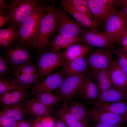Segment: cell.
I'll return each instance as SVG.
<instances>
[{"mask_svg":"<svg viewBox=\"0 0 127 127\" xmlns=\"http://www.w3.org/2000/svg\"><path fill=\"white\" fill-rule=\"evenodd\" d=\"M45 12V8L39 6L22 23L18 29L20 43L34 49L36 47L40 24Z\"/></svg>","mask_w":127,"mask_h":127,"instance_id":"1","label":"cell"},{"mask_svg":"<svg viewBox=\"0 0 127 127\" xmlns=\"http://www.w3.org/2000/svg\"><path fill=\"white\" fill-rule=\"evenodd\" d=\"M37 0H14L8 4L1 12L9 18L11 25L18 29L22 23L40 4Z\"/></svg>","mask_w":127,"mask_h":127,"instance_id":"2","label":"cell"},{"mask_svg":"<svg viewBox=\"0 0 127 127\" xmlns=\"http://www.w3.org/2000/svg\"><path fill=\"white\" fill-rule=\"evenodd\" d=\"M56 8L52 6L45 8V12L40 22L36 43V48L39 52H47V47L49 38L56 28Z\"/></svg>","mask_w":127,"mask_h":127,"instance_id":"3","label":"cell"},{"mask_svg":"<svg viewBox=\"0 0 127 127\" xmlns=\"http://www.w3.org/2000/svg\"><path fill=\"white\" fill-rule=\"evenodd\" d=\"M12 75L24 90L40 81L37 65L31 61L15 67L12 71Z\"/></svg>","mask_w":127,"mask_h":127,"instance_id":"4","label":"cell"},{"mask_svg":"<svg viewBox=\"0 0 127 127\" xmlns=\"http://www.w3.org/2000/svg\"><path fill=\"white\" fill-rule=\"evenodd\" d=\"M36 60L40 81L66 63L61 52L50 51L43 52L36 58Z\"/></svg>","mask_w":127,"mask_h":127,"instance_id":"5","label":"cell"},{"mask_svg":"<svg viewBox=\"0 0 127 127\" xmlns=\"http://www.w3.org/2000/svg\"><path fill=\"white\" fill-rule=\"evenodd\" d=\"M86 56L89 72L93 75L110 69L114 60L110 50L105 48L93 49Z\"/></svg>","mask_w":127,"mask_h":127,"instance_id":"6","label":"cell"},{"mask_svg":"<svg viewBox=\"0 0 127 127\" xmlns=\"http://www.w3.org/2000/svg\"><path fill=\"white\" fill-rule=\"evenodd\" d=\"M55 15L58 34L70 37L81 36L83 30L82 26L71 18L66 12L56 8Z\"/></svg>","mask_w":127,"mask_h":127,"instance_id":"7","label":"cell"},{"mask_svg":"<svg viewBox=\"0 0 127 127\" xmlns=\"http://www.w3.org/2000/svg\"><path fill=\"white\" fill-rule=\"evenodd\" d=\"M89 71L87 69L81 73L64 79L56 93L65 103H67L78 94L81 84Z\"/></svg>","mask_w":127,"mask_h":127,"instance_id":"8","label":"cell"},{"mask_svg":"<svg viewBox=\"0 0 127 127\" xmlns=\"http://www.w3.org/2000/svg\"><path fill=\"white\" fill-rule=\"evenodd\" d=\"M106 20L104 32L113 42L118 43L127 24L122 11H114L107 17Z\"/></svg>","mask_w":127,"mask_h":127,"instance_id":"9","label":"cell"},{"mask_svg":"<svg viewBox=\"0 0 127 127\" xmlns=\"http://www.w3.org/2000/svg\"><path fill=\"white\" fill-rule=\"evenodd\" d=\"M80 41L81 44L109 50L113 47L114 43L104 32L87 28L83 29L80 36Z\"/></svg>","mask_w":127,"mask_h":127,"instance_id":"10","label":"cell"},{"mask_svg":"<svg viewBox=\"0 0 127 127\" xmlns=\"http://www.w3.org/2000/svg\"><path fill=\"white\" fill-rule=\"evenodd\" d=\"M64 76L62 69L47 76L32 86L31 93L35 95L44 92H52L59 88L64 79Z\"/></svg>","mask_w":127,"mask_h":127,"instance_id":"11","label":"cell"},{"mask_svg":"<svg viewBox=\"0 0 127 127\" xmlns=\"http://www.w3.org/2000/svg\"><path fill=\"white\" fill-rule=\"evenodd\" d=\"M27 48L20 43L10 47L5 56L10 66L15 67L30 61L31 55Z\"/></svg>","mask_w":127,"mask_h":127,"instance_id":"12","label":"cell"},{"mask_svg":"<svg viewBox=\"0 0 127 127\" xmlns=\"http://www.w3.org/2000/svg\"><path fill=\"white\" fill-rule=\"evenodd\" d=\"M87 111L89 121L94 122L122 125L127 121V115L104 111L94 107Z\"/></svg>","mask_w":127,"mask_h":127,"instance_id":"13","label":"cell"},{"mask_svg":"<svg viewBox=\"0 0 127 127\" xmlns=\"http://www.w3.org/2000/svg\"><path fill=\"white\" fill-rule=\"evenodd\" d=\"M100 94L94 76L89 71L81 84L78 94L83 99L92 103L97 100Z\"/></svg>","mask_w":127,"mask_h":127,"instance_id":"14","label":"cell"},{"mask_svg":"<svg viewBox=\"0 0 127 127\" xmlns=\"http://www.w3.org/2000/svg\"><path fill=\"white\" fill-rule=\"evenodd\" d=\"M64 10L70 14L82 26L89 29L97 30L100 25V22L95 21L86 15L75 9L67 0L60 1Z\"/></svg>","mask_w":127,"mask_h":127,"instance_id":"15","label":"cell"},{"mask_svg":"<svg viewBox=\"0 0 127 127\" xmlns=\"http://www.w3.org/2000/svg\"><path fill=\"white\" fill-rule=\"evenodd\" d=\"M127 89L113 86L100 93L97 100L92 104L126 101Z\"/></svg>","mask_w":127,"mask_h":127,"instance_id":"16","label":"cell"},{"mask_svg":"<svg viewBox=\"0 0 127 127\" xmlns=\"http://www.w3.org/2000/svg\"><path fill=\"white\" fill-rule=\"evenodd\" d=\"M94 47L85 44H75L66 48L61 52V53L66 63L78 58L85 56L93 49Z\"/></svg>","mask_w":127,"mask_h":127,"instance_id":"17","label":"cell"},{"mask_svg":"<svg viewBox=\"0 0 127 127\" xmlns=\"http://www.w3.org/2000/svg\"><path fill=\"white\" fill-rule=\"evenodd\" d=\"M88 65L86 56L78 58L66 63L61 68L65 77L75 75L83 72L87 69Z\"/></svg>","mask_w":127,"mask_h":127,"instance_id":"18","label":"cell"},{"mask_svg":"<svg viewBox=\"0 0 127 127\" xmlns=\"http://www.w3.org/2000/svg\"><path fill=\"white\" fill-rule=\"evenodd\" d=\"M67 109L74 117L90 127L87 110L84 104L76 101H72L69 105L67 104Z\"/></svg>","mask_w":127,"mask_h":127,"instance_id":"19","label":"cell"},{"mask_svg":"<svg viewBox=\"0 0 127 127\" xmlns=\"http://www.w3.org/2000/svg\"><path fill=\"white\" fill-rule=\"evenodd\" d=\"M80 37H66L57 34L50 44V51L60 52L61 50L65 49L72 45L80 44Z\"/></svg>","mask_w":127,"mask_h":127,"instance_id":"20","label":"cell"},{"mask_svg":"<svg viewBox=\"0 0 127 127\" xmlns=\"http://www.w3.org/2000/svg\"><path fill=\"white\" fill-rule=\"evenodd\" d=\"M28 115L35 118L42 117L53 111L52 108L31 99L23 101Z\"/></svg>","mask_w":127,"mask_h":127,"instance_id":"21","label":"cell"},{"mask_svg":"<svg viewBox=\"0 0 127 127\" xmlns=\"http://www.w3.org/2000/svg\"><path fill=\"white\" fill-rule=\"evenodd\" d=\"M109 71L113 86L127 89V75L121 70L116 59L114 60Z\"/></svg>","mask_w":127,"mask_h":127,"instance_id":"22","label":"cell"},{"mask_svg":"<svg viewBox=\"0 0 127 127\" xmlns=\"http://www.w3.org/2000/svg\"><path fill=\"white\" fill-rule=\"evenodd\" d=\"M67 103H65L56 111L54 115L63 121L68 127H88L81 121L74 117L68 111Z\"/></svg>","mask_w":127,"mask_h":127,"instance_id":"23","label":"cell"},{"mask_svg":"<svg viewBox=\"0 0 127 127\" xmlns=\"http://www.w3.org/2000/svg\"><path fill=\"white\" fill-rule=\"evenodd\" d=\"M89 8L96 20L99 22L106 20L112 12L100 0H87Z\"/></svg>","mask_w":127,"mask_h":127,"instance_id":"24","label":"cell"},{"mask_svg":"<svg viewBox=\"0 0 127 127\" xmlns=\"http://www.w3.org/2000/svg\"><path fill=\"white\" fill-rule=\"evenodd\" d=\"M99 110L118 114L127 115V101L98 103L94 104Z\"/></svg>","mask_w":127,"mask_h":127,"instance_id":"25","label":"cell"},{"mask_svg":"<svg viewBox=\"0 0 127 127\" xmlns=\"http://www.w3.org/2000/svg\"><path fill=\"white\" fill-rule=\"evenodd\" d=\"M1 112L12 118L19 123L24 120L28 115L23 101L12 104L3 109Z\"/></svg>","mask_w":127,"mask_h":127,"instance_id":"26","label":"cell"},{"mask_svg":"<svg viewBox=\"0 0 127 127\" xmlns=\"http://www.w3.org/2000/svg\"><path fill=\"white\" fill-rule=\"evenodd\" d=\"M32 99L52 108L63 101L62 98L57 94L50 92H44L35 95Z\"/></svg>","mask_w":127,"mask_h":127,"instance_id":"27","label":"cell"},{"mask_svg":"<svg viewBox=\"0 0 127 127\" xmlns=\"http://www.w3.org/2000/svg\"><path fill=\"white\" fill-rule=\"evenodd\" d=\"M110 69L101 70L94 75H92L99 87L100 93L113 86Z\"/></svg>","mask_w":127,"mask_h":127,"instance_id":"28","label":"cell"},{"mask_svg":"<svg viewBox=\"0 0 127 127\" xmlns=\"http://www.w3.org/2000/svg\"><path fill=\"white\" fill-rule=\"evenodd\" d=\"M0 78V95L7 92L23 90L14 77L7 76Z\"/></svg>","mask_w":127,"mask_h":127,"instance_id":"29","label":"cell"},{"mask_svg":"<svg viewBox=\"0 0 127 127\" xmlns=\"http://www.w3.org/2000/svg\"><path fill=\"white\" fill-rule=\"evenodd\" d=\"M118 64L121 70L127 75V53L119 47L114 49Z\"/></svg>","mask_w":127,"mask_h":127,"instance_id":"30","label":"cell"},{"mask_svg":"<svg viewBox=\"0 0 127 127\" xmlns=\"http://www.w3.org/2000/svg\"><path fill=\"white\" fill-rule=\"evenodd\" d=\"M18 29L15 27L10 26L0 30V39L7 40L13 42L18 39Z\"/></svg>","mask_w":127,"mask_h":127,"instance_id":"31","label":"cell"},{"mask_svg":"<svg viewBox=\"0 0 127 127\" xmlns=\"http://www.w3.org/2000/svg\"><path fill=\"white\" fill-rule=\"evenodd\" d=\"M73 7L77 11L87 15L93 20L99 22L96 20L90 9L88 6L81 4L79 0H67Z\"/></svg>","mask_w":127,"mask_h":127,"instance_id":"32","label":"cell"},{"mask_svg":"<svg viewBox=\"0 0 127 127\" xmlns=\"http://www.w3.org/2000/svg\"><path fill=\"white\" fill-rule=\"evenodd\" d=\"M29 94L24 90L11 91V105L23 101L29 96Z\"/></svg>","mask_w":127,"mask_h":127,"instance_id":"33","label":"cell"},{"mask_svg":"<svg viewBox=\"0 0 127 127\" xmlns=\"http://www.w3.org/2000/svg\"><path fill=\"white\" fill-rule=\"evenodd\" d=\"M19 123L12 118L2 112L0 113L1 127H16Z\"/></svg>","mask_w":127,"mask_h":127,"instance_id":"34","label":"cell"},{"mask_svg":"<svg viewBox=\"0 0 127 127\" xmlns=\"http://www.w3.org/2000/svg\"><path fill=\"white\" fill-rule=\"evenodd\" d=\"M10 66L5 56H0V78L12 75Z\"/></svg>","mask_w":127,"mask_h":127,"instance_id":"35","label":"cell"},{"mask_svg":"<svg viewBox=\"0 0 127 127\" xmlns=\"http://www.w3.org/2000/svg\"><path fill=\"white\" fill-rule=\"evenodd\" d=\"M11 91L5 92L0 95V104L3 109L11 105Z\"/></svg>","mask_w":127,"mask_h":127,"instance_id":"36","label":"cell"},{"mask_svg":"<svg viewBox=\"0 0 127 127\" xmlns=\"http://www.w3.org/2000/svg\"><path fill=\"white\" fill-rule=\"evenodd\" d=\"M41 117L43 127H54L55 121L50 114H46Z\"/></svg>","mask_w":127,"mask_h":127,"instance_id":"37","label":"cell"},{"mask_svg":"<svg viewBox=\"0 0 127 127\" xmlns=\"http://www.w3.org/2000/svg\"><path fill=\"white\" fill-rule=\"evenodd\" d=\"M105 6L110 9L115 10V6L116 4H118V0H100Z\"/></svg>","mask_w":127,"mask_h":127,"instance_id":"38","label":"cell"},{"mask_svg":"<svg viewBox=\"0 0 127 127\" xmlns=\"http://www.w3.org/2000/svg\"><path fill=\"white\" fill-rule=\"evenodd\" d=\"M119 47H122L127 46V24L124 30L119 43Z\"/></svg>","mask_w":127,"mask_h":127,"instance_id":"39","label":"cell"},{"mask_svg":"<svg viewBox=\"0 0 127 127\" xmlns=\"http://www.w3.org/2000/svg\"><path fill=\"white\" fill-rule=\"evenodd\" d=\"M91 127H123L122 125H112L106 123L94 122L92 124Z\"/></svg>","mask_w":127,"mask_h":127,"instance_id":"40","label":"cell"},{"mask_svg":"<svg viewBox=\"0 0 127 127\" xmlns=\"http://www.w3.org/2000/svg\"><path fill=\"white\" fill-rule=\"evenodd\" d=\"M32 127H43L41 117L35 118L32 122Z\"/></svg>","mask_w":127,"mask_h":127,"instance_id":"41","label":"cell"},{"mask_svg":"<svg viewBox=\"0 0 127 127\" xmlns=\"http://www.w3.org/2000/svg\"><path fill=\"white\" fill-rule=\"evenodd\" d=\"M32 122L29 120H24L19 123L16 127H32Z\"/></svg>","mask_w":127,"mask_h":127,"instance_id":"42","label":"cell"},{"mask_svg":"<svg viewBox=\"0 0 127 127\" xmlns=\"http://www.w3.org/2000/svg\"><path fill=\"white\" fill-rule=\"evenodd\" d=\"M9 18L1 12H0V27L2 26L7 21H8Z\"/></svg>","mask_w":127,"mask_h":127,"instance_id":"43","label":"cell"},{"mask_svg":"<svg viewBox=\"0 0 127 127\" xmlns=\"http://www.w3.org/2000/svg\"><path fill=\"white\" fill-rule=\"evenodd\" d=\"M12 42L7 40L0 39V47H6L10 45Z\"/></svg>","mask_w":127,"mask_h":127,"instance_id":"44","label":"cell"},{"mask_svg":"<svg viewBox=\"0 0 127 127\" xmlns=\"http://www.w3.org/2000/svg\"><path fill=\"white\" fill-rule=\"evenodd\" d=\"M55 122L54 127H68L63 121L59 119H57Z\"/></svg>","mask_w":127,"mask_h":127,"instance_id":"45","label":"cell"},{"mask_svg":"<svg viewBox=\"0 0 127 127\" xmlns=\"http://www.w3.org/2000/svg\"><path fill=\"white\" fill-rule=\"evenodd\" d=\"M7 3H6L4 0H0V12H2L6 8Z\"/></svg>","mask_w":127,"mask_h":127,"instance_id":"46","label":"cell"},{"mask_svg":"<svg viewBox=\"0 0 127 127\" xmlns=\"http://www.w3.org/2000/svg\"><path fill=\"white\" fill-rule=\"evenodd\" d=\"M122 11L125 17L127 24V5H125L123 6Z\"/></svg>","mask_w":127,"mask_h":127,"instance_id":"47","label":"cell"},{"mask_svg":"<svg viewBox=\"0 0 127 127\" xmlns=\"http://www.w3.org/2000/svg\"><path fill=\"white\" fill-rule=\"evenodd\" d=\"M118 4L123 5H127V0H118Z\"/></svg>","mask_w":127,"mask_h":127,"instance_id":"48","label":"cell"},{"mask_svg":"<svg viewBox=\"0 0 127 127\" xmlns=\"http://www.w3.org/2000/svg\"><path fill=\"white\" fill-rule=\"evenodd\" d=\"M119 47L123 51L127 53V46L123 47Z\"/></svg>","mask_w":127,"mask_h":127,"instance_id":"49","label":"cell"},{"mask_svg":"<svg viewBox=\"0 0 127 127\" xmlns=\"http://www.w3.org/2000/svg\"><path fill=\"white\" fill-rule=\"evenodd\" d=\"M124 127H127V125L126 126H125Z\"/></svg>","mask_w":127,"mask_h":127,"instance_id":"50","label":"cell"}]
</instances>
